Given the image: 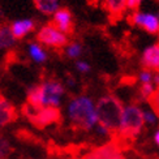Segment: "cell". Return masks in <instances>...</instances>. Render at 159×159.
I'll use <instances>...</instances> for the list:
<instances>
[{
  "label": "cell",
  "instance_id": "5bb4252c",
  "mask_svg": "<svg viewBox=\"0 0 159 159\" xmlns=\"http://www.w3.org/2000/svg\"><path fill=\"white\" fill-rule=\"evenodd\" d=\"M33 3L44 16H52L60 8V0H33Z\"/></svg>",
  "mask_w": 159,
  "mask_h": 159
},
{
  "label": "cell",
  "instance_id": "ba28073f",
  "mask_svg": "<svg viewBox=\"0 0 159 159\" xmlns=\"http://www.w3.org/2000/svg\"><path fill=\"white\" fill-rule=\"evenodd\" d=\"M84 159H125V158L117 145L115 142H110L89 151L84 157Z\"/></svg>",
  "mask_w": 159,
  "mask_h": 159
},
{
  "label": "cell",
  "instance_id": "d6986e66",
  "mask_svg": "<svg viewBox=\"0 0 159 159\" xmlns=\"http://www.w3.org/2000/svg\"><path fill=\"white\" fill-rule=\"evenodd\" d=\"M155 91H157V88L153 84H143L140 86L138 94H140L141 101L148 102V101H151V98L155 94Z\"/></svg>",
  "mask_w": 159,
  "mask_h": 159
},
{
  "label": "cell",
  "instance_id": "8992f818",
  "mask_svg": "<svg viewBox=\"0 0 159 159\" xmlns=\"http://www.w3.org/2000/svg\"><path fill=\"white\" fill-rule=\"evenodd\" d=\"M130 22L149 34H159V15L153 12L136 11L132 13Z\"/></svg>",
  "mask_w": 159,
  "mask_h": 159
},
{
  "label": "cell",
  "instance_id": "277c9868",
  "mask_svg": "<svg viewBox=\"0 0 159 159\" xmlns=\"http://www.w3.org/2000/svg\"><path fill=\"white\" fill-rule=\"evenodd\" d=\"M142 120V107L137 104L123 106L120 119H119L117 133L123 137H136L141 133L143 128Z\"/></svg>",
  "mask_w": 159,
  "mask_h": 159
},
{
  "label": "cell",
  "instance_id": "ac0fdd59",
  "mask_svg": "<svg viewBox=\"0 0 159 159\" xmlns=\"http://www.w3.org/2000/svg\"><path fill=\"white\" fill-rule=\"evenodd\" d=\"M142 120L145 125L154 127L159 123V116L153 108H142Z\"/></svg>",
  "mask_w": 159,
  "mask_h": 159
},
{
  "label": "cell",
  "instance_id": "4fadbf2b",
  "mask_svg": "<svg viewBox=\"0 0 159 159\" xmlns=\"http://www.w3.org/2000/svg\"><path fill=\"white\" fill-rule=\"evenodd\" d=\"M16 119V110L7 99L0 98V128L11 124Z\"/></svg>",
  "mask_w": 159,
  "mask_h": 159
},
{
  "label": "cell",
  "instance_id": "52a82bcc",
  "mask_svg": "<svg viewBox=\"0 0 159 159\" xmlns=\"http://www.w3.org/2000/svg\"><path fill=\"white\" fill-rule=\"evenodd\" d=\"M52 17V25L55 26L56 29H59L61 33H64L65 35H70L75 30V21H73V15L68 8H63L60 7Z\"/></svg>",
  "mask_w": 159,
  "mask_h": 159
},
{
  "label": "cell",
  "instance_id": "3957f363",
  "mask_svg": "<svg viewBox=\"0 0 159 159\" xmlns=\"http://www.w3.org/2000/svg\"><path fill=\"white\" fill-rule=\"evenodd\" d=\"M123 110V103L115 95H103L97 102V112L99 124L104 125L111 133L117 130L119 119Z\"/></svg>",
  "mask_w": 159,
  "mask_h": 159
},
{
  "label": "cell",
  "instance_id": "603a6c76",
  "mask_svg": "<svg viewBox=\"0 0 159 159\" xmlns=\"http://www.w3.org/2000/svg\"><path fill=\"white\" fill-rule=\"evenodd\" d=\"M9 151V142L4 137H0V159H4Z\"/></svg>",
  "mask_w": 159,
  "mask_h": 159
},
{
  "label": "cell",
  "instance_id": "2e32d148",
  "mask_svg": "<svg viewBox=\"0 0 159 159\" xmlns=\"http://www.w3.org/2000/svg\"><path fill=\"white\" fill-rule=\"evenodd\" d=\"M104 8L111 16L120 17L125 12V0H103Z\"/></svg>",
  "mask_w": 159,
  "mask_h": 159
},
{
  "label": "cell",
  "instance_id": "7c38bea8",
  "mask_svg": "<svg viewBox=\"0 0 159 159\" xmlns=\"http://www.w3.org/2000/svg\"><path fill=\"white\" fill-rule=\"evenodd\" d=\"M26 54L30 57V60L35 64H44L48 60V52L41 43H38L37 41L29 42L26 46Z\"/></svg>",
  "mask_w": 159,
  "mask_h": 159
},
{
  "label": "cell",
  "instance_id": "484cf974",
  "mask_svg": "<svg viewBox=\"0 0 159 159\" xmlns=\"http://www.w3.org/2000/svg\"><path fill=\"white\" fill-rule=\"evenodd\" d=\"M151 84H153L155 88H159V72H153V80H151Z\"/></svg>",
  "mask_w": 159,
  "mask_h": 159
},
{
  "label": "cell",
  "instance_id": "4316f807",
  "mask_svg": "<svg viewBox=\"0 0 159 159\" xmlns=\"http://www.w3.org/2000/svg\"><path fill=\"white\" fill-rule=\"evenodd\" d=\"M154 142L157 143V146L159 148V129H157V132L154 133Z\"/></svg>",
  "mask_w": 159,
  "mask_h": 159
},
{
  "label": "cell",
  "instance_id": "44dd1931",
  "mask_svg": "<svg viewBox=\"0 0 159 159\" xmlns=\"http://www.w3.org/2000/svg\"><path fill=\"white\" fill-rule=\"evenodd\" d=\"M151 80H153V72L149 69H142L140 73H138V81H140L141 85L151 84Z\"/></svg>",
  "mask_w": 159,
  "mask_h": 159
},
{
  "label": "cell",
  "instance_id": "7402d4cb",
  "mask_svg": "<svg viewBox=\"0 0 159 159\" xmlns=\"http://www.w3.org/2000/svg\"><path fill=\"white\" fill-rule=\"evenodd\" d=\"M142 2L143 0H125V9L136 12V11L140 9Z\"/></svg>",
  "mask_w": 159,
  "mask_h": 159
},
{
  "label": "cell",
  "instance_id": "6da1fadb",
  "mask_svg": "<svg viewBox=\"0 0 159 159\" xmlns=\"http://www.w3.org/2000/svg\"><path fill=\"white\" fill-rule=\"evenodd\" d=\"M65 97V86L55 78L44 80L39 85H34L28 90L29 107L39 108H59Z\"/></svg>",
  "mask_w": 159,
  "mask_h": 159
},
{
  "label": "cell",
  "instance_id": "9a60e30c",
  "mask_svg": "<svg viewBox=\"0 0 159 159\" xmlns=\"http://www.w3.org/2000/svg\"><path fill=\"white\" fill-rule=\"evenodd\" d=\"M16 39L12 35L9 26L0 25V51H7L15 47Z\"/></svg>",
  "mask_w": 159,
  "mask_h": 159
},
{
  "label": "cell",
  "instance_id": "30bf717a",
  "mask_svg": "<svg viewBox=\"0 0 159 159\" xmlns=\"http://www.w3.org/2000/svg\"><path fill=\"white\" fill-rule=\"evenodd\" d=\"M141 64L143 69H149L151 72H159V42L148 46L142 51Z\"/></svg>",
  "mask_w": 159,
  "mask_h": 159
},
{
  "label": "cell",
  "instance_id": "ffe728a7",
  "mask_svg": "<svg viewBox=\"0 0 159 159\" xmlns=\"http://www.w3.org/2000/svg\"><path fill=\"white\" fill-rule=\"evenodd\" d=\"M75 68H76V70L78 72V73L86 75V73H89V72L91 70V65H90L89 61L78 59V60H76V63H75Z\"/></svg>",
  "mask_w": 159,
  "mask_h": 159
},
{
  "label": "cell",
  "instance_id": "e0dca14e",
  "mask_svg": "<svg viewBox=\"0 0 159 159\" xmlns=\"http://www.w3.org/2000/svg\"><path fill=\"white\" fill-rule=\"evenodd\" d=\"M82 54H84V46L77 41L69 42L64 47V55L68 59H70V60H78V59H81Z\"/></svg>",
  "mask_w": 159,
  "mask_h": 159
},
{
  "label": "cell",
  "instance_id": "d4e9b609",
  "mask_svg": "<svg viewBox=\"0 0 159 159\" xmlns=\"http://www.w3.org/2000/svg\"><path fill=\"white\" fill-rule=\"evenodd\" d=\"M151 103H153V110L157 112L158 116H159V88L157 89L153 98H151Z\"/></svg>",
  "mask_w": 159,
  "mask_h": 159
},
{
  "label": "cell",
  "instance_id": "8fae6325",
  "mask_svg": "<svg viewBox=\"0 0 159 159\" xmlns=\"http://www.w3.org/2000/svg\"><path fill=\"white\" fill-rule=\"evenodd\" d=\"M31 110H33V112L30 114V117L39 127L50 125L59 119V110H56V108H39V110L31 108Z\"/></svg>",
  "mask_w": 159,
  "mask_h": 159
},
{
  "label": "cell",
  "instance_id": "cb8c5ba5",
  "mask_svg": "<svg viewBox=\"0 0 159 159\" xmlns=\"http://www.w3.org/2000/svg\"><path fill=\"white\" fill-rule=\"evenodd\" d=\"M94 130H95V133L99 136V137H108V136H111V132L104 127V125H102V124H97V127L94 128Z\"/></svg>",
  "mask_w": 159,
  "mask_h": 159
},
{
  "label": "cell",
  "instance_id": "7a4b0ae2",
  "mask_svg": "<svg viewBox=\"0 0 159 159\" xmlns=\"http://www.w3.org/2000/svg\"><path fill=\"white\" fill-rule=\"evenodd\" d=\"M65 112L69 123L85 132L94 130L99 121L97 102L86 94H80L72 98L67 104Z\"/></svg>",
  "mask_w": 159,
  "mask_h": 159
},
{
  "label": "cell",
  "instance_id": "83f0119b",
  "mask_svg": "<svg viewBox=\"0 0 159 159\" xmlns=\"http://www.w3.org/2000/svg\"><path fill=\"white\" fill-rule=\"evenodd\" d=\"M67 85H68V86H70V88H73V86L76 85V81H75V78L69 77V78H68V81H67Z\"/></svg>",
  "mask_w": 159,
  "mask_h": 159
},
{
  "label": "cell",
  "instance_id": "9c48e42d",
  "mask_svg": "<svg viewBox=\"0 0 159 159\" xmlns=\"http://www.w3.org/2000/svg\"><path fill=\"white\" fill-rule=\"evenodd\" d=\"M35 28H37V22H35V20L31 17L17 18L9 25V30L16 41L17 39H24L25 37L31 34V33L35 30Z\"/></svg>",
  "mask_w": 159,
  "mask_h": 159
},
{
  "label": "cell",
  "instance_id": "5b68a950",
  "mask_svg": "<svg viewBox=\"0 0 159 159\" xmlns=\"http://www.w3.org/2000/svg\"><path fill=\"white\" fill-rule=\"evenodd\" d=\"M37 42L41 43L43 47L48 48H64L69 43V37L65 35L59 29H56L52 24L42 25L37 31Z\"/></svg>",
  "mask_w": 159,
  "mask_h": 159
}]
</instances>
